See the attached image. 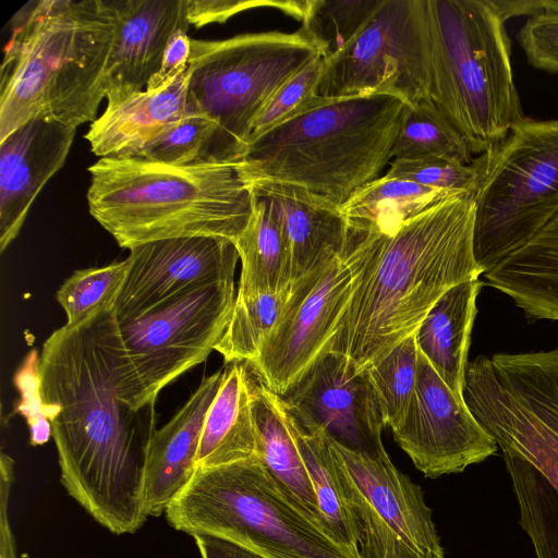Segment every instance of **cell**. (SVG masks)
<instances>
[{
  "label": "cell",
  "mask_w": 558,
  "mask_h": 558,
  "mask_svg": "<svg viewBox=\"0 0 558 558\" xmlns=\"http://www.w3.org/2000/svg\"><path fill=\"white\" fill-rule=\"evenodd\" d=\"M381 0H306L299 28L323 59L342 50L359 33Z\"/></svg>",
  "instance_id": "cell-34"
},
{
  "label": "cell",
  "mask_w": 558,
  "mask_h": 558,
  "mask_svg": "<svg viewBox=\"0 0 558 558\" xmlns=\"http://www.w3.org/2000/svg\"><path fill=\"white\" fill-rule=\"evenodd\" d=\"M0 83V141L35 119L93 122L106 98L111 0L29 1L12 17Z\"/></svg>",
  "instance_id": "cell-3"
},
{
  "label": "cell",
  "mask_w": 558,
  "mask_h": 558,
  "mask_svg": "<svg viewBox=\"0 0 558 558\" xmlns=\"http://www.w3.org/2000/svg\"><path fill=\"white\" fill-rule=\"evenodd\" d=\"M14 385L21 393L16 411L25 417L29 427L32 446L46 444L51 434V423L45 414L39 373V356L33 350L25 357L14 375Z\"/></svg>",
  "instance_id": "cell-38"
},
{
  "label": "cell",
  "mask_w": 558,
  "mask_h": 558,
  "mask_svg": "<svg viewBox=\"0 0 558 558\" xmlns=\"http://www.w3.org/2000/svg\"><path fill=\"white\" fill-rule=\"evenodd\" d=\"M407 105L388 95L322 97L250 142L236 161L246 184L300 187L340 208L391 159Z\"/></svg>",
  "instance_id": "cell-5"
},
{
  "label": "cell",
  "mask_w": 558,
  "mask_h": 558,
  "mask_svg": "<svg viewBox=\"0 0 558 558\" xmlns=\"http://www.w3.org/2000/svg\"><path fill=\"white\" fill-rule=\"evenodd\" d=\"M122 340L114 308L54 330L39 373L61 483L100 525L133 533L147 519L143 486L155 409L133 410L120 395Z\"/></svg>",
  "instance_id": "cell-1"
},
{
  "label": "cell",
  "mask_w": 558,
  "mask_h": 558,
  "mask_svg": "<svg viewBox=\"0 0 558 558\" xmlns=\"http://www.w3.org/2000/svg\"><path fill=\"white\" fill-rule=\"evenodd\" d=\"M259 457L251 408L248 368L232 363L209 407L195 459L197 468L227 465Z\"/></svg>",
  "instance_id": "cell-25"
},
{
  "label": "cell",
  "mask_w": 558,
  "mask_h": 558,
  "mask_svg": "<svg viewBox=\"0 0 558 558\" xmlns=\"http://www.w3.org/2000/svg\"><path fill=\"white\" fill-rule=\"evenodd\" d=\"M234 280L183 291L132 319L119 322L123 401L154 407L159 392L215 351L235 301Z\"/></svg>",
  "instance_id": "cell-11"
},
{
  "label": "cell",
  "mask_w": 558,
  "mask_h": 558,
  "mask_svg": "<svg viewBox=\"0 0 558 558\" xmlns=\"http://www.w3.org/2000/svg\"><path fill=\"white\" fill-rule=\"evenodd\" d=\"M165 514L178 531L221 538L265 558H360L284 493L259 457L197 468Z\"/></svg>",
  "instance_id": "cell-7"
},
{
  "label": "cell",
  "mask_w": 558,
  "mask_h": 558,
  "mask_svg": "<svg viewBox=\"0 0 558 558\" xmlns=\"http://www.w3.org/2000/svg\"><path fill=\"white\" fill-rule=\"evenodd\" d=\"M234 244L241 260L238 298L250 299L291 287L288 240L281 219L269 201L254 195L252 216Z\"/></svg>",
  "instance_id": "cell-26"
},
{
  "label": "cell",
  "mask_w": 558,
  "mask_h": 558,
  "mask_svg": "<svg viewBox=\"0 0 558 558\" xmlns=\"http://www.w3.org/2000/svg\"><path fill=\"white\" fill-rule=\"evenodd\" d=\"M129 271L118 296V322L137 317L193 288L234 280L239 253L219 236H186L143 243L130 248Z\"/></svg>",
  "instance_id": "cell-16"
},
{
  "label": "cell",
  "mask_w": 558,
  "mask_h": 558,
  "mask_svg": "<svg viewBox=\"0 0 558 558\" xmlns=\"http://www.w3.org/2000/svg\"><path fill=\"white\" fill-rule=\"evenodd\" d=\"M473 163L478 171L473 252L485 274L558 213V120L525 117Z\"/></svg>",
  "instance_id": "cell-9"
},
{
  "label": "cell",
  "mask_w": 558,
  "mask_h": 558,
  "mask_svg": "<svg viewBox=\"0 0 558 558\" xmlns=\"http://www.w3.org/2000/svg\"><path fill=\"white\" fill-rule=\"evenodd\" d=\"M283 407L329 532L338 542L359 554L356 524L344 495L328 436L320 429L305 428L292 416L284 403Z\"/></svg>",
  "instance_id": "cell-27"
},
{
  "label": "cell",
  "mask_w": 558,
  "mask_h": 558,
  "mask_svg": "<svg viewBox=\"0 0 558 558\" xmlns=\"http://www.w3.org/2000/svg\"><path fill=\"white\" fill-rule=\"evenodd\" d=\"M202 558H265L247 548L231 542L206 536L194 535Z\"/></svg>",
  "instance_id": "cell-43"
},
{
  "label": "cell",
  "mask_w": 558,
  "mask_h": 558,
  "mask_svg": "<svg viewBox=\"0 0 558 558\" xmlns=\"http://www.w3.org/2000/svg\"><path fill=\"white\" fill-rule=\"evenodd\" d=\"M318 56L300 29L191 39L186 111L205 114L216 126L208 161H239L264 106Z\"/></svg>",
  "instance_id": "cell-8"
},
{
  "label": "cell",
  "mask_w": 558,
  "mask_h": 558,
  "mask_svg": "<svg viewBox=\"0 0 558 558\" xmlns=\"http://www.w3.org/2000/svg\"><path fill=\"white\" fill-rule=\"evenodd\" d=\"M450 196L453 195L385 174L359 189L340 211L349 231L387 229Z\"/></svg>",
  "instance_id": "cell-28"
},
{
  "label": "cell",
  "mask_w": 558,
  "mask_h": 558,
  "mask_svg": "<svg viewBox=\"0 0 558 558\" xmlns=\"http://www.w3.org/2000/svg\"><path fill=\"white\" fill-rule=\"evenodd\" d=\"M395 440L425 477L461 473L499 449L418 350L417 381Z\"/></svg>",
  "instance_id": "cell-15"
},
{
  "label": "cell",
  "mask_w": 558,
  "mask_h": 558,
  "mask_svg": "<svg viewBox=\"0 0 558 558\" xmlns=\"http://www.w3.org/2000/svg\"><path fill=\"white\" fill-rule=\"evenodd\" d=\"M323 60L322 97L388 95L409 106L427 101L430 60L425 0H381L353 39Z\"/></svg>",
  "instance_id": "cell-12"
},
{
  "label": "cell",
  "mask_w": 558,
  "mask_h": 558,
  "mask_svg": "<svg viewBox=\"0 0 558 558\" xmlns=\"http://www.w3.org/2000/svg\"><path fill=\"white\" fill-rule=\"evenodd\" d=\"M250 385L259 458L284 493L312 520L329 532L288 424L282 398L269 390L255 375L253 377L250 374Z\"/></svg>",
  "instance_id": "cell-24"
},
{
  "label": "cell",
  "mask_w": 558,
  "mask_h": 558,
  "mask_svg": "<svg viewBox=\"0 0 558 558\" xmlns=\"http://www.w3.org/2000/svg\"><path fill=\"white\" fill-rule=\"evenodd\" d=\"M482 286L480 279H474L449 289L414 332L420 352L462 402L476 299Z\"/></svg>",
  "instance_id": "cell-23"
},
{
  "label": "cell",
  "mask_w": 558,
  "mask_h": 558,
  "mask_svg": "<svg viewBox=\"0 0 558 558\" xmlns=\"http://www.w3.org/2000/svg\"><path fill=\"white\" fill-rule=\"evenodd\" d=\"M329 445L356 524L360 558H445L423 490L386 450L355 451L331 438Z\"/></svg>",
  "instance_id": "cell-13"
},
{
  "label": "cell",
  "mask_w": 558,
  "mask_h": 558,
  "mask_svg": "<svg viewBox=\"0 0 558 558\" xmlns=\"http://www.w3.org/2000/svg\"><path fill=\"white\" fill-rule=\"evenodd\" d=\"M129 271V259L74 271L58 289L65 326L76 327L93 316L114 308Z\"/></svg>",
  "instance_id": "cell-32"
},
{
  "label": "cell",
  "mask_w": 558,
  "mask_h": 558,
  "mask_svg": "<svg viewBox=\"0 0 558 558\" xmlns=\"http://www.w3.org/2000/svg\"><path fill=\"white\" fill-rule=\"evenodd\" d=\"M430 102L472 154L495 148L522 121L506 19L494 0H425Z\"/></svg>",
  "instance_id": "cell-6"
},
{
  "label": "cell",
  "mask_w": 558,
  "mask_h": 558,
  "mask_svg": "<svg viewBox=\"0 0 558 558\" xmlns=\"http://www.w3.org/2000/svg\"><path fill=\"white\" fill-rule=\"evenodd\" d=\"M14 461L1 452L0 458V558H17L16 545L9 521V498L14 478Z\"/></svg>",
  "instance_id": "cell-42"
},
{
  "label": "cell",
  "mask_w": 558,
  "mask_h": 558,
  "mask_svg": "<svg viewBox=\"0 0 558 558\" xmlns=\"http://www.w3.org/2000/svg\"><path fill=\"white\" fill-rule=\"evenodd\" d=\"M281 398L305 428L320 429L351 450L371 454L385 450V426L367 375L343 355L328 352Z\"/></svg>",
  "instance_id": "cell-17"
},
{
  "label": "cell",
  "mask_w": 558,
  "mask_h": 558,
  "mask_svg": "<svg viewBox=\"0 0 558 558\" xmlns=\"http://www.w3.org/2000/svg\"><path fill=\"white\" fill-rule=\"evenodd\" d=\"M363 260L361 235L350 232L341 255L291 283L287 305L262 351L244 363L269 390L284 396L330 352Z\"/></svg>",
  "instance_id": "cell-14"
},
{
  "label": "cell",
  "mask_w": 558,
  "mask_h": 558,
  "mask_svg": "<svg viewBox=\"0 0 558 558\" xmlns=\"http://www.w3.org/2000/svg\"><path fill=\"white\" fill-rule=\"evenodd\" d=\"M472 155L464 138L430 102L407 107L391 158H441L471 165Z\"/></svg>",
  "instance_id": "cell-30"
},
{
  "label": "cell",
  "mask_w": 558,
  "mask_h": 558,
  "mask_svg": "<svg viewBox=\"0 0 558 558\" xmlns=\"http://www.w3.org/2000/svg\"><path fill=\"white\" fill-rule=\"evenodd\" d=\"M215 132L214 122L205 114L186 111L133 157L168 165L208 161Z\"/></svg>",
  "instance_id": "cell-35"
},
{
  "label": "cell",
  "mask_w": 558,
  "mask_h": 558,
  "mask_svg": "<svg viewBox=\"0 0 558 558\" xmlns=\"http://www.w3.org/2000/svg\"><path fill=\"white\" fill-rule=\"evenodd\" d=\"M323 72L324 60L318 56L288 80L257 116L250 142L315 104L320 98L318 88Z\"/></svg>",
  "instance_id": "cell-36"
},
{
  "label": "cell",
  "mask_w": 558,
  "mask_h": 558,
  "mask_svg": "<svg viewBox=\"0 0 558 558\" xmlns=\"http://www.w3.org/2000/svg\"><path fill=\"white\" fill-rule=\"evenodd\" d=\"M474 214V194H459L393 227L351 231L361 235L364 260L330 352L364 372L413 335L449 289L478 279Z\"/></svg>",
  "instance_id": "cell-2"
},
{
  "label": "cell",
  "mask_w": 558,
  "mask_h": 558,
  "mask_svg": "<svg viewBox=\"0 0 558 558\" xmlns=\"http://www.w3.org/2000/svg\"><path fill=\"white\" fill-rule=\"evenodd\" d=\"M187 31L173 34L163 52L159 71L149 80L145 89H156L187 68L191 54V38Z\"/></svg>",
  "instance_id": "cell-41"
},
{
  "label": "cell",
  "mask_w": 558,
  "mask_h": 558,
  "mask_svg": "<svg viewBox=\"0 0 558 558\" xmlns=\"http://www.w3.org/2000/svg\"><path fill=\"white\" fill-rule=\"evenodd\" d=\"M418 348L415 335L396 345L365 369L377 400L384 426L391 430L403 421L417 381Z\"/></svg>",
  "instance_id": "cell-33"
},
{
  "label": "cell",
  "mask_w": 558,
  "mask_h": 558,
  "mask_svg": "<svg viewBox=\"0 0 558 558\" xmlns=\"http://www.w3.org/2000/svg\"><path fill=\"white\" fill-rule=\"evenodd\" d=\"M88 172L89 214L124 248L186 236L235 243L252 216L254 194L236 162L168 165L111 156Z\"/></svg>",
  "instance_id": "cell-4"
},
{
  "label": "cell",
  "mask_w": 558,
  "mask_h": 558,
  "mask_svg": "<svg viewBox=\"0 0 558 558\" xmlns=\"http://www.w3.org/2000/svg\"><path fill=\"white\" fill-rule=\"evenodd\" d=\"M541 13L558 17V0H541Z\"/></svg>",
  "instance_id": "cell-44"
},
{
  "label": "cell",
  "mask_w": 558,
  "mask_h": 558,
  "mask_svg": "<svg viewBox=\"0 0 558 558\" xmlns=\"http://www.w3.org/2000/svg\"><path fill=\"white\" fill-rule=\"evenodd\" d=\"M187 68L156 89H144L107 102L85 138L98 157H133L186 113Z\"/></svg>",
  "instance_id": "cell-21"
},
{
  "label": "cell",
  "mask_w": 558,
  "mask_h": 558,
  "mask_svg": "<svg viewBox=\"0 0 558 558\" xmlns=\"http://www.w3.org/2000/svg\"><path fill=\"white\" fill-rule=\"evenodd\" d=\"M259 7L275 8L301 21L306 0H187V21L190 26L199 28L210 23H225L240 12Z\"/></svg>",
  "instance_id": "cell-39"
},
{
  "label": "cell",
  "mask_w": 558,
  "mask_h": 558,
  "mask_svg": "<svg viewBox=\"0 0 558 558\" xmlns=\"http://www.w3.org/2000/svg\"><path fill=\"white\" fill-rule=\"evenodd\" d=\"M111 1L116 25L105 72L107 102L144 90L173 34L190 27L187 0Z\"/></svg>",
  "instance_id": "cell-18"
},
{
  "label": "cell",
  "mask_w": 558,
  "mask_h": 558,
  "mask_svg": "<svg viewBox=\"0 0 558 558\" xmlns=\"http://www.w3.org/2000/svg\"><path fill=\"white\" fill-rule=\"evenodd\" d=\"M386 175L452 195L475 194L478 182L473 161L464 165L441 158L393 159Z\"/></svg>",
  "instance_id": "cell-37"
},
{
  "label": "cell",
  "mask_w": 558,
  "mask_h": 558,
  "mask_svg": "<svg viewBox=\"0 0 558 558\" xmlns=\"http://www.w3.org/2000/svg\"><path fill=\"white\" fill-rule=\"evenodd\" d=\"M247 185L254 195L269 201L281 219L290 250L292 282L344 252L348 229L340 208L291 185Z\"/></svg>",
  "instance_id": "cell-22"
},
{
  "label": "cell",
  "mask_w": 558,
  "mask_h": 558,
  "mask_svg": "<svg viewBox=\"0 0 558 558\" xmlns=\"http://www.w3.org/2000/svg\"><path fill=\"white\" fill-rule=\"evenodd\" d=\"M463 399L501 453L558 492V348L476 356L466 364Z\"/></svg>",
  "instance_id": "cell-10"
},
{
  "label": "cell",
  "mask_w": 558,
  "mask_h": 558,
  "mask_svg": "<svg viewBox=\"0 0 558 558\" xmlns=\"http://www.w3.org/2000/svg\"><path fill=\"white\" fill-rule=\"evenodd\" d=\"M290 289L250 299L235 296L229 323L215 349L227 364L250 363L258 356L282 315Z\"/></svg>",
  "instance_id": "cell-31"
},
{
  "label": "cell",
  "mask_w": 558,
  "mask_h": 558,
  "mask_svg": "<svg viewBox=\"0 0 558 558\" xmlns=\"http://www.w3.org/2000/svg\"><path fill=\"white\" fill-rule=\"evenodd\" d=\"M526 532L536 558H558V492L526 462L502 453Z\"/></svg>",
  "instance_id": "cell-29"
},
{
  "label": "cell",
  "mask_w": 558,
  "mask_h": 558,
  "mask_svg": "<svg viewBox=\"0 0 558 558\" xmlns=\"http://www.w3.org/2000/svg\"><path fill=\"white\" fill-rule=\"evenodd\" d=\"M529 63L538 70L558 73V17L543 13L530 16L518 34Z\"/></svg>",
  "instance_id": "cell-40"
},
{
  "label": "cell",
  "mask_w": 558,
  "mask_h": 558,
  "mask_svg": "<svg viewBox=\"0 0 558 558\" xmlns=\"http://www.w3.org/2000/svg\"><path fill=\"white\" fill-rule=\"evenodd\" d=\"M223 379V369L205 377L185 404L154 433L146 457L143 511L165 513L192 478L203 425Z\"/></svg>",
  "instance_id": "cell-20"
},
{
  "label": "cell",
  "mask_w": 558,
  "mask_h": 558,
  "mask_svg": "<svg viewBox=\"0 0 558 558\" xmlns=\"http://www.w3.org/2000/svg\"><path fill=\"white\" fill-rule=\"evenodd\" d=\"M76 129L35 119L0 141V251L17 236L31 206L60 170Z\"/></svg>",
  "instance_id": "cell-19"
}]
</instances>
